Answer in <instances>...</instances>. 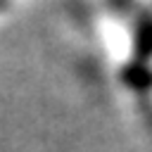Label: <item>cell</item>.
I'll return each mask as SVG.
<instances>
[{
  "label": "cell",
  "mask_w": 152,
  "mask_h": 152,
  "mask_svg": "<svg viewBox=\"0 0 152 152\" xmlns=\"http://www.w3.org/2000/svg\"><path fill=\"white\" fill-rule=\"evenodd\" d=\"M2 5H5V2H2V0H0V7H2Z\"/></svg>",
  "instance_id": "cell-1"
}]
</instances>
